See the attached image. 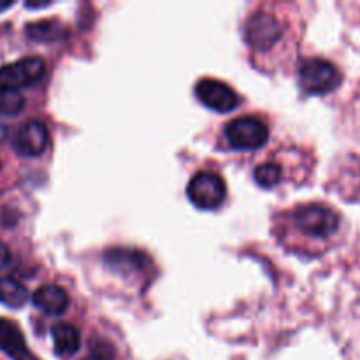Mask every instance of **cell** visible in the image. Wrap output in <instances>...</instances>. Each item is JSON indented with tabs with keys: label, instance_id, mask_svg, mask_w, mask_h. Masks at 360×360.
<instances>
[{
	"label": "cell",
	"instance_id": "obj_4",
	"mask_svg": "<svg viewBox=\"0 0 360 360\" xmlns=\"http://www.w3.org/2000/svg\"><path fill=\"white\" fill-rule=\"evenodd\" d=\"M225 137L234 150L252 151L259 150L260 146L267 143L269 130L260 120L252 118V116H243V118L229 123L227 129H225Z\"/></svg>",
	"mask_w": 360,
	"mask_h": 360
},
{
	"label": "cell",
	"instance_id": "obj_5",
	"mask_svg": "<svg viewBox=\"0 0 360 360\" xmlns=\"http://www.w3.org/2000/svg\"><path fill=\"white\" fill-rule=\"evenodd\" d=\"M44 72L46 65L41 58H37V56L21 58L18 62L0 67V88H9V90L18 91V88L30 86V84L41 81Z\"/></svg>",
	"mask_w": 360,
	"mask_h": 360
},
{
	"label": "cell",
	"instance_id": "obj_17",
	"mask_svg": "<svg viewBox=\"0 0 360 360\" xmlns=\"http://www.w3.org/2000/svg\"><path fill=\"white\" fill-rule=\"evenodd\" d=\"M81 360H105V359L102 357L101 354H91V355H88V357H84V359H81Z\"/></svg>",
	"mask_w": 360,
	"mask_h": 360
},
{
	"label": "cell",
	"instance_id": "obj_8",
	"mask_svg": "<svg viewBox=\"0 0 360 360\" xmlns=\"http://www.w3.org/2000/svg\"><path fill=\"white\" fill-rule=\"evenodd\" d=\"M49 134L42 122L30 120L18 129L13 137V150L21 157H39L48 148Z\"/></svg>",
	"mask_w": 360,
	"mask_h": 360
},
{
	"label": "cell",
	"instance_id": "obj_6",
	"mask_svg": "<svg viewBox=\"0 0 360 360\" xmlns=\"http://www.w3.org/2000/svg\"><path fill=\"white\" fill-rule=\"evenodd\" d=\"M195 95L207 109L217 112H231L239 105V97L229 84L218 79H200Z\"/></svg>",
	"mask_w": 360,
	"mask_h": 360
},
{
	"label": "cell",
	"instance_id": "obj_15",
	"mask_svg": "<svg viewBox=\"0 0 360 360\" xmlns=\"http://www.w3.org/2000/svg\"><path fill=\"white\" fill-rule=\"evenodd\" d=\"M253 178H255L257 185L262 186V188H273V186H276L280 183L281 167L278 164H274V162H267V164L259 165L255 169Z\"/></svg>",
	"mask_w": 360,
	"mask_h": 360
},
{
	"label": "cell",
	"instance_id": "obj_1",
	"mask_svg": "<svg viewBox=\"0 0 360 360\" xmlns=\"http://www.w3.org/2000/svg\"><path fill=\"white\" fill-rule=\"evenodd\" d=\"M299 83L308 94L323 95L340 86L341 72L327 60L311 58L306 60L299 69Z\"/></svg>",
	"mask_w": 360,
	"mask_h": 360
},
{
	"label": "cell",
	"instance_id": "obj_3",
	"mask_svg": "<svg viewBox=\"0 0 360 360\" xmlns=\"http://www.w3.org/2000/svg\"><path fill=\"white\" fill-rule=\"evenodd\" d=\"M294 220L302 232L313 238L326 239L338 231L340 217L322 204H308L295 211Z\"/></svg>",
	"mask_w": 360,
	"mask_h": 360
},
{
	"label": "cell",
	"instance_id": "obj_9",
	"mask_svg": "<svg viewBox=\"0 0 360 360\" xmlns=\"http://www.w3.org/2000/svg\"><path fill=\"white\" fill-rule=\"evenodd\" d=\"M0 352L13 360H30V352L20 327L6 319H0Z\"/></svg>",
	"mask_w": 360,
	"mask_h": 360
},
{
	"label": "cell",
	"instance_id": "obj_14",
	"mask_svg": "<svg viewBox=\"0 0 360 360\" xmlns=\"http://www.w3.org/2000/svg\"><path fill=\"white\" fill-rule=\"evenodd\" d=\"M27 34L30 39L35 41H56L62 35V27L55 23V21H41V23L28 25Z\"/></svg>",
	"mask_w": 360,
	"mask_h": 360
},
{
	"label": "cell",
	"instance_id": "obj_11",
	"mask_svg": "<svg viewBox=\"0 0 360 360\" xmlns=\"http://www.w3.org/2000/svg\"><path fill=\"white\" fill-rule=\"evenodd\" d=\"M51 336L53 347H55V352L58 357H72V355L79 350V330H77L72 323H55L51 329Z\"/></svg>",
	"mask_w": 360,
	"mask_h": 360
},
{
	"label": "cell",
	"instance_id": "obj_2",
	"mask_svg": "<svg viewBox=\"0 0 360 360\" xmlns=\"http://www.w3.org/2000/svg\"><path fill=\"white\" fill-rule=\"evenodd\" d=\"M190 202L195 207L204 211L217 210L224 204L227 188H225L224 179L218 174L210 171H200L190 179L188 188H186Z\"/></svg>",
	"mask_w": 360,
	"mask_h": 360
},
{
	"label": "cell",
	"instance_id": "obj_7",
	"mask_svg": "<svg viewBox=\"0 0 360 360\" xmlns=\"http://www.w3.org/2000/svg\"><path fill=\"white\" fill-rule=\"evenodd\" d=\"M245 37L253 49L266 51L281 39V27L276 18L271 14L257 13L246 23Z\"/></svg>",
	"mask_w": 360,
	"mask_h": 360
},
{
	"label": "cell",
	"instance_id": "obj_10",
	"mask_svg": "<svg viewBox=\"0 0 360 360\" xmlns=\"http://www.w3.org/2000/svg\"><path fill=\"white\" fill-rule=\"evenodd\" d=\"M32 301L46 315H62L69 308V295L58 285H44L32 295Z\"/></svg>",
	"mask_w": 360,
	"mask_h": 360
},
{
	"label": "cell",
	"instance_id": "obj_12",
	"mask_svg": "<svg viewBox=\"0 0 360 360\" xmlns=\"http://www.w3.org/2000/svg\"><path fill=\"white\" fill-rule=\"evenodd\" d=\"M28 299V292L23 285L11 276L0 278V304L7 308L18 309L25 306Z\"/></svg>",
	"mask_w": 360,
	"mask_h": 360
},
{
	"label": "cell",
	"instance_id": "obj_16",
	"mask_svg": "<svg viewBox=\"0 0 360 360\" xmlns=\"http://www.w3.org/2000/svg\"><path fill=\"white\" fill-rule=\"evenodd\" d=\"M9 260H11L9 248H7L4 243H0V269H4V267L7 266V264H9Z\"/></svg>",
	"mask_w": 360,
	"mask_h": 360
},
{
	"label": "cell",
	"instance_id": "obj_13",
	"mask_svg": "<svg viewBox=\"0 0 360 360\" xmlns=\"http://www.w3.org/2000/svg\"><path fill=\"white\" fill-rule=\"evenodd\" d=\"M25 98L20 91L0 88V116H16L23 111Z\"/></svg>",
	"mask_w": 360,
	"mask_h": 360
}]
</instances>
